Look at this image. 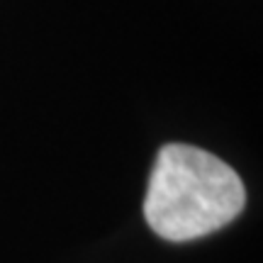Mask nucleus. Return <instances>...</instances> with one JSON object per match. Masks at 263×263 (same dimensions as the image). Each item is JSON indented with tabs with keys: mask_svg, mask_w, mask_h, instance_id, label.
Returning a JSON list of instances; mask_svg holds the SVG:
<instances>
[{
	"mask_svg": "<svg viewBox=\"0 0 263 263\" xmlns=\"http://www.w3.org/2000/svg\"><path fill=\"white\" fill-rule=\"evenodd\" d=\"M246 205V190L229 163L190 144H166L144 197L151 232L166 241H193L227 227Z\"/></svg>",
	"mask_w": 263,
	"mask_h": 263,
	"instance_id": "f257e3e1",
	"label": "nucleus"
}]
</instances>
